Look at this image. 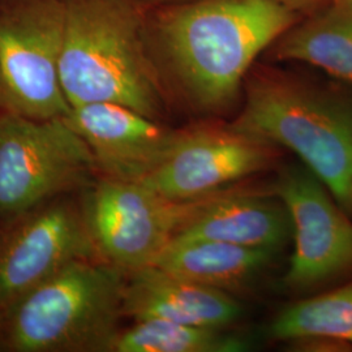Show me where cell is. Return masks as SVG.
<instances>
[{
	"instance_id": "obj_1",
	"label": "cell",
	"mask_w": 352,
	"mask_h": 352,
	"mask_svg": "<svg viewBox=\"0 0 352 352\" xmlns=\"http://www.w3.org/2000/svg\"><path fill=\"white\" fill-rule=\"evenodd\" d=\"M295 19L294 8L270 0H196L162 13L158 37L189 101L219 111L235 101L254 59Z\"/></svg>"
},
{
	"instance_id": "obj_2",
	"label": "cell",
	"mask_w": 352,
	"mask_h": 352,
	"mask_svg": "<svg viewBox=\"0 0 352 352\" xmlns=\"http://www.w3.org/2000/svg\"><path fill=\"white\" fill-rule=\"evenodd\" d=\"M60 82L71 109L118 103L158 120L164 89L139 0H63Z\"/></svg>"
},
{
	"instance_id": "obj_3",
	"label": "cell",
	"mask_w": 352,
	"mask_h": 352,
	"mask_svg": "<svg viewBox=\"0 0 352 352\" xmlns=\"http://www.w3.org/2000/svg\"><path fill=\"white\" fill-rule=\"evenodd\" d=\"M294 151L352 215V97L283 76H258L230 124Z\"/></svg>"
},
{
	"instance_id": "obj_4",
	"label": "cell",
	"mask_w": 352,
	"mask_h": 352,
	"mask_svg": "<svg viewBox=\"0 0 352 352\" xmlns=\"http://www.w3.org/2000/svg\"><path fill=\"white\" fill-rule=\"evenodd\" d=\"M124 283L126 272L103 260L68 265L7 309V351H109Z\"/></svg>"
},
{
	"instance_id": "obj_5",
	"label": "cell",
	"mask_w": 352,
	"mask_h": 352,
	"mask_svg": "<svg viewBox=\"0 0 352 352\" xmlns=\"http://www.w3.org/2000/svg\"><path fill=\"white\" fill-rule=\"evenodd\" d=\"M97 166L64 118L0 116V217L16 219L45 202L88 188Z\"/></svg>"
},
{
	"instance_id": "obj_6",
	"label": "cell",
	"mask_w": 352,
	"mask_h": 352,
	"mask_svg": "<svg viewBox=\"0 0 352 352\" xmlns=\"http://www.w3.org/2000/svg\"><path fill=\"white\" fill-rule=\"evenodd\" d=\"M63 0H13L0 12V103L46 120L71 106L60 82Z\"/></svg>"
},
{
	"instance_id": "obj_7",
	"label": "cell",
	"mask_w": 352,
	"mask_h": 352,
	"mask_svg": "<svg viewBox=\"0 0 352 352\" xmlns=\"http://www.w3.org/2000/svg\"><path fill=\"white\" fill-rule=\"evenodd\" d=\"M87 190L81 205L97 252L124 272L153 264L200 200L174 201L141 182L107 176Z\"/></svg>"
},
{
	"instance_id": "obj_8",
	"label": "cell",
	"mask_w": 352,
	"mask_h": 352,
	"mask_svg": "<svg viewBox=\"0 0 352 352\" xmlns=\"http://www.w3.org/2000/svg\"><path fill=\"white\" fill-rule=\"evenodd\" d=\"M274 193L292 223L295 250L285 277L292 291H311L352 273V221L305 166H287Z\"/></svg>"
},
{
	"instance_id": "obj_9",
	"label": "cell",
	"mask_w": 352,
	"mask_h": 352,
	"mask_svg": "<svg viewBox=\"0 0 352 352\" xmlns=\"http://www.w3.org/2000/svg\"><path fill=\"white\" fill-rule=\"evenodd\" d=\"M0 239V307L80 260H101L82 205L60 196L16 218Z\"/></svg>"
},
{
	"instance_id": "obj_10",
	"label": "cell",
	"mask_w": 352,
	"mask_h": 352,
	"mask_svg": "<svg viewBox=\"0 0 352 352\" xmlns=\"http://www.w3.org/2000/svg\"><path fill=\"white\" fill-rule=\"evenodd\" d=\"M274 146L228 126L182 129L142 184L174 201H193L264 170Z\"/></svg>"
},
{
	"instance_id": "obj_11",
	"label": "cell",
	"mask_w": 352,
	"mask_h": 352,
	"mask_svg": "<svg viewBox=\"0 0 352 352\" xmlns=\"http://www.w3.org/2000/svg\"><path fill=\"white\" fill-rule=\"evenodd\" d=\"M64 120L88 144L97 171L119 180L141 182L173 148L179 131L118 103L72 107Z\"/></svg>"
},
{
	"instance_id": "obj_12",
	"label": "cell",
	"mask_w": 352,
	"mask_h": 352,
	"mask_svg": "<svg viewBox=\"0 0 352 352\" xmlns=\"http://www.w3.org/2000/svg\"><path fill=\"white\" fill-rule=\"evenodd\" d=\"M122 312L123 317L135 321L158 318L197 327H227L239 320L241 308L230 292L146 265L126 272Z\"/></svg>"
},
{
	"instance_id": "obj_13",
	"label": "cell",
	"mask_w": 352,
	"mask_h": 352,
	"mask_svg": "<svg viewBox=\"0 0 352 352\" xmlns=\"http://www.w3.org/2000/svg\"><path fill=\"white\" fill-rule=\"evenodd\" d=\"M292 223L278 197L247 190H219L197 202L179 238L219 240L247 248L277 252L289 238Z\"/></svg>"
},
{
	"instance_id": "obj_14",
	"label": "cell",
	"mask_w": 352,
	"mask_h": 352,
	"mask_svg": "<svg viewBox=\"0 0 352 352\" xmlns=\"http://www.w3.org/2000/svg\"><path fill=\"white\" fill-rule=\"evenodd\" d=\"M273 253L276 252L219 240L175 236L151 265L204 286L230 292L260 274Z\"/></svg>"
},
{
	"instance_id": "obj_15",
	"label": "cell",
	"mask_w": 352,
	"mask_h": 352,
	"mask_svg": "<svg viewBox=\"0 0 352 352\" xmlns=\"http://www.w3.org/2000/svg\"><path fill=\"white\" fill-rule=\"evenodd\" d=\"M280 60L311 64L352 85V12L336 4L278 39Z\"/></svg>"
},
{
	"instance_id": "obj_16",
	"label": "cell",
	"mask_w": 352,
	"mask_h": 352,
	"mask_svg": "<svg viewBox=\"0 0 352 352\" xmlns=\"http://www.w3.org/2000/svg\"><path fill=\"white\" fill-rule=\"evenodd\" d=\"M250 343L226 327H197L167 320L135 321L119 330L111 352H243Z\"/></svg>"
},
{
	"instance_id": "obj_17",
	"label": "cell",
	"mask_w": 352,
	"mask_h": 352,
	"mask_svg": "<svg viewBox=\"0 0 352 352\" xmlns=\"http://www.w3.org/2000/svg\"><path fill=\"white\" fill-rule=\"evenodd\" d=\"M273 340L331 338L352 346V279L285 308L270 325Z\"/></svg>"
},
{
	"instance_id": "obj_18",
	"label": "cell",
	"mask_w": 352,
	"mask_h": 352,
	"mask_svg": "<svg viewBox=\"0 0 352 352\" xmlns=\"http://www.w3.org/2000/svg\"><path fill=\"white\" fill-rule=\"evenodd\" d=\"M8 349V317L7 311L0 307V351Z\"/></svg>"
},
{
	"instance_id": "obj_19",
	"label": "cell",
	"mask_w": 352,
	"mask_h": 352,
	"mask_svg": "<svg viewBox=\"0 0 352 352\" xmlns=\"http://www.w3.org/2000/svg\"><path fill=\"white\" fill-rule=\"evenodd\" d=\"M270 1H276V3H279V4L287 6L289 8H294V7H300V6H307V4H311V3H316L318 0H270Z\"/></svg>"
},
{
	"instance_id": "obj_20",
	"label": "cell",
	"mask_w": 352,
	"mask_h": 352,
	"mask_svg": "<svg viewBox=\"0 0 352 352\" xmlns=\"http://www.w3.org/2000/svg\"><path fill=\"white\" fill-rule=\"evenodd\" d=\"M337 4L352 12V0H338Z\"/></svg>"
}]
</instances>
